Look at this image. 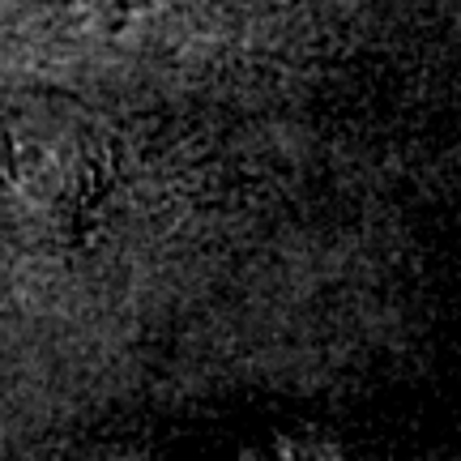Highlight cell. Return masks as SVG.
Masks as SVG:
<instances>
[{
	"instance_id": "2",
	"label": "cell",
	"mask_w": 461,
	"mask_h": 461,
	"mask_svg": "<svg viewBox=\"0 0 461 461\" xmlns=\"http://www.w3.org/2000/svg\"><path fill=\"white\" fill-rule=\"evenodd\" d=\"M48 31L95 51H149L176 34V0H51Z\"/></svg>"
},
{
	"instance_id": "1",
	"label": "cell",
	"mask_w": 461,
	"mask_h": 461,
	"mask_svg": "<svg viewBox=\"0 0 461 461\" xmlns=\"http://www.w3.org/2000/svg\"><path fill=\"white\" fill-rule=\"evenodd\" d=\"M112 188L115 149L99 115L48 90H0V252L86 244Z\"/></svg>"
}]
</instances>
